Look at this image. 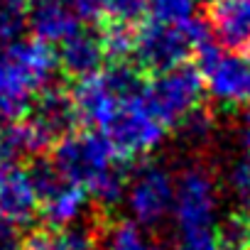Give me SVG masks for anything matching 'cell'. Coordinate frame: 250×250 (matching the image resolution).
Segmentation results:
<instances>
[{
    "instance_id": "1",
    "label": "cell",
    "mask_w": 250,
    "mask_h": 250,
    "mask_svg": "<svg viewBox=\"0 0 250 250\" xmlns=\"http://www.w3.org/2000/svg\"><path fill=\"white\" fill-rule=\"evenodd\" d=\"M52 167L62 179L83 187L101 206H115L123 201L128 174L103 133H66L54 147Z\"/></svg>"
},
{
    "instance_id": "2",
    "label": "cell",
    "mask_w": 250,
    "mask_h": 250,
    "mask_svg": "<svg viewBox=\"0 0 250 250\" xmlns=\"http://www.w3.org/2000/svg\"><path fill=\"white\" fill-rule=\"evenodd\" d=\"M57 54L42 40H10L0 47V125L22 118L57 71Z\"/></svg>"
},
{
    "instance_id": "3",
    "label": "cell",
    "mask_w": 250,
    "mask_h": 250,
    "mask_svg": "<svg viewBox=\"0 0 250 250\" xmlns=\"http://www.w3.org/2000/svg\"><path fill=\"white\" fill-rule=\"evenodd\" d=\"M218 184L208 167L189 165L174 177L172 211L179 250H213L218 221Z\"/></svg>"
},
{
    "instance_id": "4",
    "label": "cell",
    "mask_w": 250,
    "mask_h": 250,
    "mask_svg": "<svg viewBox=\"0 0 250 250\" xmlns=\"http://www.w3.org/2000/svg\"><path fill=\"white\" fill-rule=\"evenodd\" d=\"M206 40H211L208 27L194 18L184 22L152 20L135 35L133 54L143 69L165 71L184 64L187 57H191Z\"/></svg>"
},
{
    "instance_id": "5",
    "label": "cell",
    "mask_w": 250,
    "mask_h": 250,
    "mask_svg": "<svg viewBox=\"0 0 250 250\" xmlns=\"http://www.w3.org/2000/svg\"><path fill=\"white\" fill-rule=\"evenodd\" d=\"M143 88V81L138 71L128 64H115L105 71H93L83 79H79L71 98L79 120L96 128H105V123L113 118V113L120 108L125 98L135 96Z\"/></svg>"
},
{
    "instance_id": "6",
    "label": "cell",
    "mask_w": 250,
    "mask_h": 250,
    "mask_svg": "<svg viewBox=\"0 0 250 250\" xmlns=\"http://www.w3.org/2000/svg\"><path fill=\"white\" fill-rule=\"evenodd\" d=\"M101 133L110 140L120 160H133V157L150 155L162 145L167 135V125L160 123L155 113L147 108L140 88L135 96L120 103V108L113 113V118L105 123Z\"/></svg>"
},
{
    "instance_id": "7",
    "label": "cell",
    "mask_w": 250,
    "mask_h": 250,
    "mask_svg": "<svg viewBox=\"0 0 250 250\" xmlns=\"http://www.w3.org/2000/svg\"><path fill=\"white\" fill-rule=\"evenodd\" d=\"M199 74L204 81V91L208 96L226 105L238 108L250 103V59L243 57L235 49H226L221 44H213L206 40L196 52Z\"/></svg>"
},
{
    "instance_id": "8",
    "label": "cell",
    "mask_w": 250,
    "mask_h": 250,
    "mask_svg": "<svg viewBox=\"0 0 250 250\" xmlns=\"http://www.w3.org/2000/svg\"><path fill=\"white\" fill-rule=\"evenodd\" d=\"M174 174L160 162H143L125 182L123 206L140 228H157L169 218Z\"/></svg>"
},
{
    "instance_id": "9",
    "label": "cell",
    "mask_w": 250,
    "mask_h": 250,
    "mask_svg": "<svg viewBox=\"0 0 250 250\" xmlns=\"http://www.w3.org/2000/svg\"><path fill=\"white\" fill-rule=\"evenodd\" d=\"M204 96V81L199 69L177 64L172 69L157 71V76L143 88V98L147 108L155 113L160 123L177 125L187 113H191Z\"/></svg>"
},
{
    "instance_id": "10",
    "label": "cell",
    "mask_w": 250,
    "mask_h": 250,
    "mask_svg": "<svg viewBox=\"0 0 250 250\" xmlns=\"http://www.w3.org/2000/svg\"><path fill=\"white\" fill-rule=\"evenodd\" d=\"M32 179L40 194V213L52 228H64L83 221L91 206V196L83 187L62 179L52 162H40L32 169Z\"/></svg>"
},
{
    "instance_id": "11",
    "label": "cell",
    "mask_w": 250,
    "mask_h": 250,
    "mask_svg": "<svg viewBox=\"0 0 250 250\" xmlns=\"http://www.w3.org/2000/svg\"><path fill=\"white\" fill-rule=\"evenodd\" d=\"M37 213H40V194L32 172L18 165L0 167V221L22 230L35 221Z\"/></svg>"
},
{
    "instance_id": "12",
    "label": "cell",
    "mask_w": 250,
    "mask_h": 250,
    "mask_svg": "<svg viewBox=\"0 0 250 250\" xmlns=\"http://www.w3.org/2000/svg\"><path fill=\"white\" fill-rule=\"evenodd\" d=\"M208 32L226 47L243 52L250 47V0H211L208 3Z\"/></svg>"
},
{
    "instance_id": "13",
    "label": "cell",
    "mask_w": 250,
    "mask_h": 250,
    "mask_svg": "<svg viewBox=\"0 0 250 250\" xmlns=\"http://www.w3.org/2000/svg\"><path fill=\"white\" fill-rule=\"evenodd\" d=\"M27 27L47 44H62L81 27V15L66 0H35L27 8Z\"/></svg>"
},
{
    "instance_id": "14",
    "label": "cell",
    "mask_w": 250,
    "mask_h": 250,
    "mask_svg": "<svg viewBox=\"0 0 250 250\" xmlns=\"http://www.w3.org/2000/svg\"><path fill=\"white\" fill-rule=\"evenodd\" d=\"M54 138L40 128L32 118H18L10 123L0 125V157L8 162L25 160V157H37L52 147Z\"/></svg>"
},
{
    "instance_id": "15",
    "label": "cell",
    "mask_w": 250,
    "mask_h": 250,
    "mask_svg": "<svg viewBox=\"0 0 250 250\" xmlns=\"http://www.w3.org/2000/svg\"><path fill=\"white\" fill-rule=\"evenodd\" d=\"M30 108H32L30 118L40 125V128H44L54 140L66 135L74 128V123L79 120L71 93H66L64 88L52 86V83L37 93V98L32 101Z\"/></svg>"
},
{
    "instance_id": "16",
    "label": "cell",
    "mask_w": 250,
    "mask_h": 250,
    "mask_svg": "<svg viewBox=\"0 0 250 250\" xmlns=\"http://www.w3.org/2000/svg\"><path fill=\"white\" fill-rule=\"evenodd\" d=\"M59 47L62 49H59L57 64L69 76H76V79H83V76L98 71L103 64V57H105L101 35H96L91 30H81V27L74 35H69Z\"/></svg>"
},
{
    "instance_id": "17",
    "label": "cell",
    "mask_w": 250,
    "mask_h": 250,
    "mask_svg": "<svg viewBox=\"0 0 250 250\" xmlns=\"http://www.w3.org/2000/svg\"><path fill=\"white\" fill-rule=\"evenodd\" d=\"M66 3H71L81 18H108L110 22H135L147 10V0H66Z\"/></svg>"
},
{
    "instance_id": "18",
    "label": "cell",
    "mask_w": 250,
    "mask_h": 250,
    "mask_svg": "<svg viewBox=\"0 0 250 250\" xmlns=\"http://www.w3.org/2000/svg\"><path fill=\"white\" fill-rule=\"evenodd\" d=\"M150 248L152 243L147 240L145 228H140L130 218L113 223L103 235V250H150Z\"/></svg>"
},
{
    "instance_id": "19",
    "label": "cell",
    "mask_w": 250,
    "mask_h": 250,
    "mask_svg": "<svg viewBox=\"0 0 250 250\" xmlns=\"http://www.w3.org/2000/svg\"><path fill=\"white\" fill-rule=\"evenodd\" d=\"M177 125H182V138L187 145H194V147H201V145H208L213 133H216V123L211 118V113H206L204 108H194L191 113H187Z\"/></svg>"
},
{
    "instance_id": "20",
    "label": "cell",
    "mask_w": 250,
    "mask_h": 250,
    "mask_svg": "<svg viewBox=\"0 0 250 250\" xmlns=\"http://www.w3.org/2000/svg\"><path fill=\"white\" fill-rule=\"evenodd\" d=\"M47 238L52 250H96V235L83 223L54 228V233H49Z\"/></svg>"
},
{
    "instance_id": "21",
    "label": "cell",
    "mask_w": 250,
    "mask_h": 250,
    "mask_svg": "<svg viewBox=\"0 0 250 250\" xmlns=\"http://www.w3.org/2000/svg\"><path fill=\"white\" fill-rule=\"evenodd\" d=\"M30 0H0V42H10L20 37L27 25Z\"/></svg>"
},
{
    "instance_id": "22",
    "label": "cell",
    "mask_w": 250,
    "mask_h": 250,
    "mask_svg": "<svg viewBox=\"0 0 250 250\" xmlns=\"http://www.w3.org/2000/svg\"><path fill=\"white\" fill-rule=\"evenodd\" d=\"M101 44H103V52L113 59H123L133 54L135 32L130 30V22H110L105 32L101 35Z\"/></svg>"
},
{
    "instance_id": "23",
    "label": "cell",
    "mask_w": 250,
    "mask_h": 250,
    "mask_svg": "<svg viewBox=\"0 0 250 250\" xmlns=\"http://www.w3.org/2000/svg\"><path fill=\"white\" fill-rule=\"evenodd\" d=\"M216 240L223 248L230 250H248L250 243V218L243 216H230L221 228H216Z\"/></svg>"
},
{
    "instance_id": "24",
    "label": "cell",
    "mask_w": 250,
    "mask_h": 250,
    "mask_svg": "<svg viewBox=\"0 0 250 250\" xmlns=\"http://www.w3.org/2000/svg\"><path fill=\"white\" fill-rule=\"evenodd\" d=\"M147 10L152 20L160 22H184L194 18L196 0H147Z\"/></svg>"
},
{
    "instance_id": "25",
    "label": "cell",
    "mask_w": 250,
    "mask_h": 250,
    "mask_svg": "<svg viewBox=\"0 0 250 250\" xmlns=\"http://www.w3.org/2000/svg\"><path fill=\"white\" fill-rule=\"evenodd\" d=\"M228 187L240 204L243 213L250 218V160H240L228 172Z\"/></svg>"
},
{
    "instance_id": "26",
    "label": "cell",
    "mask_w": 250,
    "mask_h": 250,
    "mask_svg": "<svg viewBox=\"0 0 250 250\" xmlns=\"http://www.w3.org/2000/svg\"><path fill=\"white\" fill-rule=\"evenodd\" d=\"M238 143L245 152V160H250V110L243 115L240 120V128H238Z\"/></svg>"
},
{
    "instance_id": "27",
    "label": "cell",
    "mask_w": 250,
    "mask_h": 250,
    "mask_svg": "<svg viewBox=\"0 0 250 250\" xmlns=\"http://www.w3.org/2000/svg\"><path fill=\"white\" fill-rule=\"evenodd\" d=\"M22 250H52V245H49V238L47 235H35Z\"/></svg>"
},
{
    "instance_id": "28",
    "label": "cell",
    "mask_w": 250,
    "mask_h": 250,
    "mask_svg": "<svg viewBox=\"0 0 250 250\" xmlns=\"http://www.w3.org/2000/svg\"><path fill=\"white\" fill-rule=\"evenodd\" d=\"M150 250H169V248H160V245H152Z\"/></svg>"
},
{
    "instance_id": "29",
    "label": "cell",
    "mask_w": 250,
    "mask_h": 250,
    "mask_svg": "<svg viewBox=\"0 0 250 250\" xmlns=\"http://www.w3.org/2000/svg\"><path fill=\"white\" fill-rule=\"evenodd\" d=\"M248 250H250V243H248Z\"/></svg>"
}]
</instances>
